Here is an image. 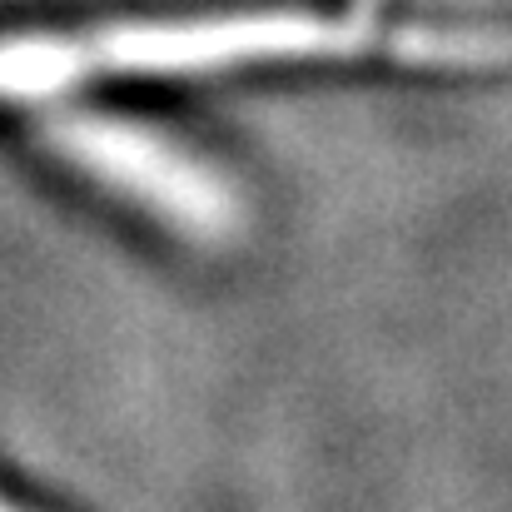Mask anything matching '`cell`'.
<instances>
[{
  "label": "cell",
  "mask_w": 512,
  "mask_h": 512,
  "mask_svg": "<svg viewBox=\"0 0 512 512\" xmlns=\"http://www.w3.org/2000/svg\"><path fill=\"white\" fill-rule=\"evenodd\" d=\"M0 512H15V508H10V503H0Z\"/></svg>",
  "instance_id": "6da1fadb"
}]
</instances>
